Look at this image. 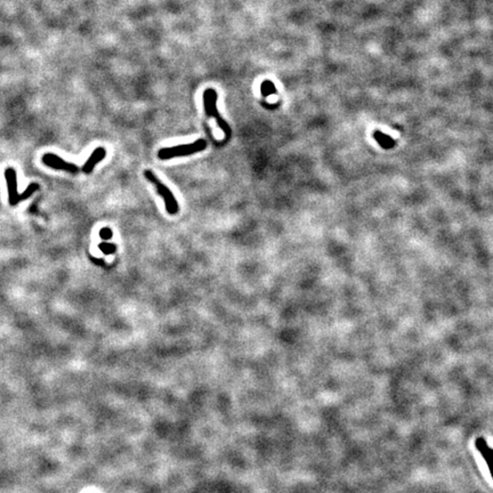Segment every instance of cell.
Masks as SVG:
<instances>
[{
  "mask_svg": "<svg viewBox=\"0 0 493 493\" xmlns=\"http://www.w3.org/2000/svg\"><path fill=\"white\" fill-rule=\"evenodd\" d=\"M216 104H217L216 90H212V88L206 90L204 92V106L206 114H207L209 118H215L218 127L224 132L226 138H230V137H231V127H230V124L223 119V116L220 114Z\"/></svg>",
  "mask_w": 493,
  "mask_h": 493,
  "instance_id": "cell-3",
  "label": "cell"
},
{
  "mask_svg": "<svg viewBox=\"0 0 493 493\" xmlns=\"http://www.w3.org/2000/svg\"><path fill=\"white\" fill-rule=\"evenodd\" d=\"M112 236H113L112 230L108 228H104L100 230V236L102 238L103 240H110Z\"/></svg>",
  "mask_w": 493,
  "mask_h": 493,
  "instance_id": "cell-11",
  "label": "cell"
},
{
  "mask_svg": "<svg viewBox=\"0 0 493 493\" xmlns=\"http://www.w3.org/2000/svg\"><path fill=\"white\" fill-rule=\"evenodd\" d=\"M206 148H207V142H206L204 140H198L193 143L180 144L177 145V146L161 148L160 151L158 152V156H159L160 160H169V159H174V158H180V156H188L194 154V153L204 151Z\"/></svg>",
  "mask_w": 493,
  "mask_h": 493,
  "instance_id": "cell-2",
  "label": "cell"
},
{
  "mask_svg": "<svg viewBox=\"0 0 493 493\" xmlns=\"http://www.w3.org/2000/svg\"><path fill=\"white\" fill-rule=\"evenodd\" d=\"M42 162L45 164L47 167L56 169V170H64L71 174H76L79 172V168L76 167L74 164L66 162V161H64L62 158L54 154V153H47V154L44 156Z\"/></svg>",
  "mask_w": 493,
  "mask_h": 493,
  "instance_id": "cell-5",
  "label": "cell"
},
{
  "mask_svg": "<svg viewBox=\"0 0 493 493\" xmlns=\"http://www.w3.org/2000/svg\"><path fill=\"white\" fill-rule=\"evenodd\" d=\"M262 95L268 96L270 94H276V86H274V84L270 82V80H266V82H264L262 84Z\"/></svg>",
  "mask_w": 493,
  "mask_h": 493,
  "instance_id": "cell-9",
  "label": "cell"
},
{
  "mask_svg": "<svg viewBox=\"0 0 493 493\" xmlns=\"http://www.w3.org/2000/svg\"><path fill=\"white\" fill-rule=\"evenodd\" d=\"M475 448H478V451L480 452V456H482L483 459L486 460L488 472H490V474L493 478V448L488 446V442L486 441V438H476Z\"/></svg>",
  "mask_w": 493,
  "mask_h": 493,
  "instance_id": "cell-6",
  "label": "cell"
},
{
  "mask_svg": "<svg viewBox=\"0 0 493 493\" xmlns=\"http://www.w3.org/2000/svg\"><path fill=\"white\" fill-rule=\"evenodd\" d=\"M98 246H100V249L103 252V254H114L116 250V244H106V242H103V244H100Z\"/></svg>",
  "mask_w": 493,
  "mask_h": 493,
  "instance_id": "cell-10",
  "label": "cell"
},
{
  "mask_svg": "<svg viewBox=\"0 0 493 493\" xmlns=\"http://www.w3.org/2000/svg\"><path fill=\"white\" fill-rule=\"evenodd\" d=\"M374 138L377 140V142L382 145V148H392V145H394L395 142L393 140L390 138V136H387V135H384L382 134V132H377L374 134Z\"/></svg>",
  "mask_w": 493,
  "mask_h": 493,
  "instance_id": "cell-8",
  "label": "cell"
},
{
  "mask_svg": "<svg viewBox=\"0 0 493 493\" xmlns=\"http://www.w3.org/2000/svg\"><path fill=\"white\" fill-rule=\"evenodd\" d=\"M105 156H106V151H105V148H102V146H100L95 150L94 152L92 153L90 156L88 158V160L84 162V167H82V172L84 174H90L92 170H94V168H95V166L98 164V162H100L102 161Z\"/></svg>",
  "mask_w": 493,
  "mask_h": 493,
  "instance_id": "cell-7",
  "label": "cell"
},
{
  "mask_svg": "<svg viewBox=\"0 0 493 493\" xmlns=\"http://www.w3.org/2000/svg\"><path fill=\"white\" fill-rule=\"evenodd\" d=\"M144 176H145V178L148 180L156 186L158 194L162 198V200L164 202V206H166V210H167V212L169 214V215H176V214L178 212L180 206H178V202H177V200H176L175 196L172 194V192L170 191V190H169L162 183V182L158 178V177L156 176V174H153V172L145 170Z\"/></svg>",
  "mask_w": 493,
  "mask_h": 493,
  "instance_id": "cell-4",
  "label": "cell"
},
{
  "mask_svg": "<svg viewBox=\"0 0 493 493\" xmlns=\"http://www.w3.org/2000/svg\"><path fill=\"white\" fill-rule=\"evenodd\" d=\"M5 178L8 188V199H10V206L18 204L21 201H24L28 198H30L34 194V192L39 188V185L37 183H32L28 186L26 191L20 194L18 191V177H16V172L13 168L6 169Z\"/></svg>",
  "mask_w": 493,
  "mask_h": 493,
  "instance_id": "cell-1",
  "label": "cell"
}]
</instances>
